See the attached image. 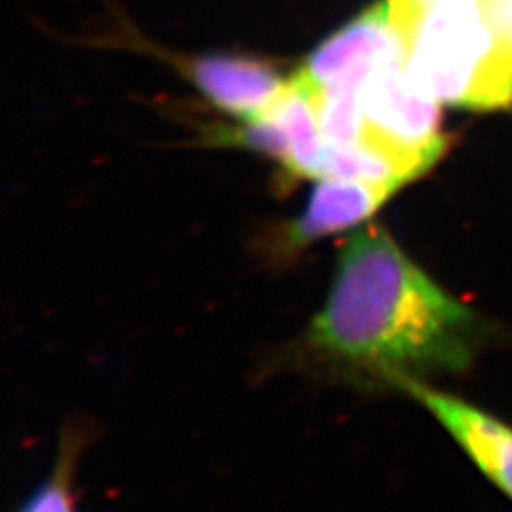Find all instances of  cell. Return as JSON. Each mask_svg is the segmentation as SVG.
Instances as JSON below:
<instances>
[{"instance_id":"cell-4","label":"cell","mask_w":512,"mask_h":512,"mask_svg":"<svg viewBox=\"0 0 512 512\" xmlns=\"http://www.w3.org/2000/svg\"><path fill=\"white\" fill-rule=\"evenodd\" d=\"M399 391L439 421L484 476L512 499V425L429 382H406Z\"/></svg>"},{"instance_id":"cell-10","label":"cell","mask_w":512,"mask_h":512,"mask_svg":"<svg viewBox=\"0 0 512 512\" xmlns=\"http://www.w3.org/2000/svg\"><path fill=\"white\" fill-rule=\"evenodd\" d=\"M495 33L512 48V0H476Z\"/></svg>"},{"instance_id":"cell-7","label":"cell","mask_w":512,"mask_h":512,"mask_svg":"<svg viewBox=\"0 0 512 512\" xmlns=\"http://www.w3.org/2000/svg\"><path fill=\"white\" fill-rule=\"evenodd\" d=\"M188 73L215 107L241 120L260 118L289 82L272 65L241 55L196 57Z\"/></svg>"},{"instance_id":"cell-9","label":"cell","mask_w":512,"mask_h":512,"mask_svg":"<svg viewBox=\"0 0 512 512\" xmlns=\"http://www.w3.org/2000/svg\"><path fill=\"white\" fill-rule=\"evenodd\" d=\"M220 143L239 145L268 154L274 160L285 164V167H289L293 156V145L285 129L266 118L243 120V124L238 128L222 129Z\"/></svg>"},{"instance_id":"cell-6","label":"cell","mask_w":512,"mask_h":512,"mask_svg":"<svg viewBox=\"0 0 512 512\" xmlns=\"http://www.w3.org/2000/svg\"><path fill=\"white\" fill-rule=\"evenodd\" d=\"M399 48L401 44L389 16V2H374L323 40L306 59L298 76L313 90H321L336 84L353 69L376 63Z\"/></svg>"},{"instance_id":"cell-5","label":"cell","mask_w":512,"mask_h":512,"mask_svg":"<svg viewBox=\"0 0 512 512\" xmlns=\"http://www.w3.org/2000/svg\"><path fill=\"white\" fill-rule=\"evenodd\" d=\"M399 188L349 179H321L306 211L283 234L281 251L291 255L319 239L336 236L370 219Z\"/></svg>"},{"instance_id":"cell-8","label":"cell","mask_w":512,"mask_h":512,"mask_svg":"<svg viewBox=\"0 0 512 512\" xmlns=\"http://www.w3.org/2000/svg\"><path fill=\"white\" fill-rule=\"evenodd\" d=\"M78 439H63L54 471L25 501L19 512H76L74 511L73 476L78 454Z\"/></svg>"},{"instance_id":"cell-1","label":"cell","mask_w":512,"mask_h":512,"mask_svg":"<svg viewBox=\"0 0 512 512\" xmlns=\"http://www.w3.org/2000/svg\"><path fill=\"white\" fill-rule=\"evenodd\" d=\"M492 327L425 274L378 224L340 249L329 294L300 353L351 384L393 387L469 370Z\"/></svg>"},{"instance_id":"cell-2","label":"cell","mask_w":512,"mask_h":512,"mask_svg":"<svg viewBox=\"0 0 512 512\" xmlns=\"http://www.w3.org/2000/svg\"><path fill=\"white\" fill-rule=\"evenodd\" d=\"M404 69L423 95L459 109L512 107V48L476 0H387Z\"/></svg>"},{"instance_id":"cell-3","label":"cell","mask_w":512,"mask_h":512,"mask_svg":"<svg viewBox=\"0 0 512 512\" xmlns=\"http://www.w3.org/2000/svg\"><path fill=\"white\" fill-rule=\"evenodd\" d=\"M361 105L365 133L359 143L387 154L412 181L448 148V137L439 129V103L412 84L401 48L374 65L361 90Z\"/></svg>"}]
</instances>
